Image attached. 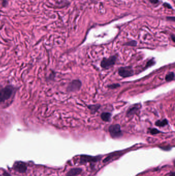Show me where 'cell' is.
Masks as SVG:
<instances>
[{
  "mask_svg": "<svg viewBox=\"0 0 175 176\" xmlns=\"http://www.w3.org/2000/svg\"><path fill=\"white\" fill-rule=\"evenodd\" d=\"M13 88L7 86L0 91V102H3L7 100L12 95Z\"/></svg>",
  "mask_w": 175,
  "mask_h": 176,
  "instance_id": "obj_1",
  "label": "cell"
},
{
  "mask_svg": "<svg viewBox=\"0 0 175 176\" xmlns=\"http://www.w3.org/2000/svg\"><path fill=\"white\" fill-rule=\"evenodd\" d=\"M109 130L111 137L114 139L119 138L122 135L121 127L119 124L111 125L109 127Z\"/></svg>",
  "mask_w": 175,
  "mask_h": 176,
  "instance_id": "obj_2",
  "label": "cell"
},
{
  "mask_svg": "<svg viewBox=\"0 0 175 176\" xmlns=\"http://www.w3.org/2000/svg\"><path fill=\"white\" fill-rule=\"evenodd\" d=\"M117 60L116 56H113L108 58H104L101 61V66L104 68H108L113 66Z\"/></svg>",
  "mask_w": 175,
  "mask_h": 176,
  "instance_id": "obj_3",
  "label": "cell"
},
{
  "mask_svg": "<svg viewBox=\"0 0 175 176\" xmlns=\"http://www.w3.org/2000/svg\"><path fill=\"white\" fill-rule=\"evenodd\" d=\"M118 73L123 77H128L133 75V71L131 66L121 67L119 69Z\"/></svg>",
  "mask_w": 175,
  "mask_h": 176,
  "instance_id": "obj_4",
  "label": "cell"
},
{
  "mask_svg": "<svg viewBox=\"0 0 175 176\" xmlns=\"http://www.w3.org/2000/svg\"><path fill=\"white\" fill-rule=\"evenodd\" d=\"M101 159V156H93L89 155H81L80 157V163L85 164L88 162H96Z\"/></svg>",
  "mask_w": 175,
  "mask_h": 176,
  "instance_id": "obj_5",
  "label": "cell"
},
{
  "mask_svg": "<svg viewBox=\"0 0 175 176\" xmlns=\"http://www.w3.org/2000/svg\"><path fill=\"white\" fill-rule=\"evenodd\" d=\"M13 169L20 173H24L27 171V166L23 162H17L13 165Z\"/></svg>",
  "mask_w": 175,
  "mask_h": 176,
  "instance_id": "obj_6",
  "label": "cell"
},
{
  "mask_svg": "<svg viewBox=\"0 0 175 176\" xmlns=\"http://www.w3.org/2000/svg\"><path fill=\"white\" fill-rule=\"evenodd\" d=\"M81 82L79 80H74L72 81L71 83L69 84L68 87V90L69 91H77L80 89L81 87Z\"/></svg>",
  "mask_w": 175,
  "mask_h": 176,
  "instance_id": "obj_7",
  "label": "cell"
},
{
  "mask_svg": "<svg viewBox=\"0 0 175 176\" xmlns=\"http://www.w3.org/2000/svg\"><path fill=\"white\" fill-rule=\"evenodd\" d=\"M82 169L80 168H74L69 171L66 174V176H76L81 173Z\"/></svg>",
  "mask_w": 175,
  "mask_h": 176,
  "instance_id": "obj_8",
  "label": "cell"
},
{
  "mask_svg": "<svg viewBox=\"0 0 175 176\" xmlns=\"http://www.w3.org/2000/svg\"><path fill=\"white\" fill-rule=\"evenodd\" d=\"M111 114L109 112H103L101 114V119L105 122H109L111 120Z\"/></svg>",
  "mask_w": 175,
  "mask_h": 176,
  "instance_id": "obj_9",
  "label": "cell"
},
{
  "mask_svg": "<svg viewBox=\"0 0 175 176\" xmlns=\"http://www.w3.org/2000/svg\"><path fill=\"white\" fill-rule=\"evenodd\" d=\"M168 124V120L164 119L163 120H159L155 123V125L158 127H164Z\"/></svg>",
  "mask_w": 175,
  "mask_h": 176,
  "instance_id": "obj_10",
  "label": "cell"
},
{
  "mask_svg": "<svg viewBox=\"0 0 175 176\" xmlns=\"http://www.w3.org/2000/svg\"><path fill=\"white\" fill-rule=\"evenodd\" d=\"M139 110V107H133V108H131L127 111V116H131V115H133L135 113L137 112V111Z\"/></svg>",
  "mask_w": 175,
  "mask_h": 176,
  "instance_id": "obj_11",
  "label": "cell"
},
{
  "mask_svg": "<svg viewBox=\"0 0 175 176\" xmlns=\"http://www.w3.org/2000/svg\"><path fill=\"white\" fill-rule=\"evenodd\" d=\"M175 78V74L174 72H171L170 73L168 74L166 76H165V80L166 81H170L174 79Z\"/></svg>",
  "mask_w": 175,
  "mask_h": 176,
  "instance_id": "obj_12",
  "label": "cell"
},
{
  "mask_svg": "<svg viewBox=\"0 0 175 176\" xmlns=\"http://www.w3.org/2000/svg\"><path fill=\"white\" fill-rule=\"evenodd\" d=\"M100 107V105H90L89 106V108L91 110L92 112L95 113L98 110L99 108Z\"/></svg>",
  "mask_w": 175,
  "mask_h": 176,
  "instance_id": "obj_13",
  "label": "cell"
},
{
  "mask_svg": "<svg viewBox=\"0 0 175 176\" xmlns=\"http://www.w3.org/2000/svg\"><path fill=\"white\" fill-rule=\"evenodd\" d=\"M137 42L136 41H131L128 42L127 43H126V45H128V46H132V47H135L137 45Z\"/></svg>",
  "mask_w": 175,
  "mask_h": 176,
  "instance_id": "obj_14",
  "label": "cell"
},
{
  "mask_svg": "<svg viewBox=\"0 0 175 176\" xmlns=\"http://www.w3.org/2000/svg\"><path fill=\"white\" fill-rule=\"evenodd\" d=\"M155 64V62L154 61V59H152V60H150V61H148V62L147 63V64H146V66L145 68H146V67H148V66H152L154 64Z\"/></svg>",
  "mask_w": 175,
  "mask_h": 176,
  "instance_id": "obj_15",
  "label": "cell"
},
{
  "mask_svg": "<svg viewBox=\"0 0 175 176\" xmlns=\"http://www.w3.org/2000/svg\"><path fill=\"white\" fill-rule=\"evenodd\" d=\"M150 133L152 134V135H156V134H157V133H160V131H159L157 129H156V128H153V129L150 130Z\"/></svg>",
  "mask_w": 175,
  "mask_h": 176,
  "instance_id": "obj_16",
  "label": "cell"
},
{
  "mask_svg": "<svg viewBox=\"0 0 175 176\" xmlns=\"http://www.w3.org/2000/svg\"><path fill=\"white\" fill-rule=\"evenodd\" d=\"M120 85L118 83H115V84H113L109 86V88H111V89H116L118 88L119 87H120Z\"/></svg>",
  "mask_w": 175,
  "mask_h": 176,
  "instance_id": "obj_17",
  "label": "cell"
},
{
  "mask_svg": "<svg viewBox=\"0 0 175 176\" xmlns=\"http://www.w3.org/2000/svg\"><path fill=\"white\" fill-rule=\"evenodd\" d=\"M163 6H164L165 8H168V9H172V6H171L170 4L167 3H165L163 4Z\"/></svg>",
  "mask_w": 175,
  "mask_h": 176,
  "instance_id": "obj_18",
  "label": "cell"
},
{
  "mask_svg": "<svg viewBox=\"0 0 175 176\" xmlns=\"http://www.w3.org/2000/svg\"><path fill=\"white\" fill-rule=\"evenodd\" d=\"M149 1L152 4H156L159 2V0H149Z\"/></svg>",
  "mask_w": 175,
  "mask_h": 176,
  "instance_id": "obj_19",
  "label": "cell"
},
{
  "mask_svg": "<svg viewBox=\"0 0 175 176\" xmlns=\"http://www.w3.org/2000/svg\"><path fill=\"white\" fill-rule=\"evenodd\" d=\"M167 19L168 20H170V21H175V18L174 17H168L167 18Z\"/></svg>",
  "mask_w": 175,
  "mask_h": 176,
  "instance_id": "obj_20",
  "label": "cell"
},
{
  "mask_svg": "<svg viewBox=\"0 0 175 176\" xmlns=\"http://www.w3.org/2000/svg\"><path fill=\"white\" fill-rule=\"evenodd\" d=\"M4 176H10V175L6 172L5 173H4Z\"/></svg>",
  "mask_w": 175,
  "mask_h": 176,
  "instance_id": "obj_21",
  "label": "cell"
},
{
  "mask_svg": "<svg viewBox=\"0 0 175 176\" xmlns=\"http://www.w3.org/2000/svg\"><path fill=\"white\" fill-rule=\"evenodd\" d=\"M175 176V173H174V172H173V173H171V174L170 175V176Z\"/></svg>",
  "mask_w": 175,
  "mask_h": 176,
  "instance_id": "obj_22",
  "label": "cell"
},
{
  "mask_svg": "<svg viewBox=\"0 0 175 176\" xmlns=\"http://www.w3.org/2000/svg\"><path fill=\"white\" fill-rule=\"evenodd\" d=\"M172 38H173V41L175 42V37H174V35H173L172 36Z\"/></svg>",
  "mask_w": 175,
  "mask_h": 176,
  "instance_id": "obj_23",
  "label": "cell"
}]
</instances>
